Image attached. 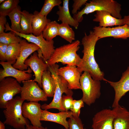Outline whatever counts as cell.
Wrapping results in <instances>:
<instances>
[{
  "mask_svg": "<svg viewBox=\"0 0 129 129\" xmlns=\"http://www.w3.org/2000/svg\"><path fill=\"white\" fill-rule=\"evenodd\" d=\"M16 60L9 62H0L3 69H0V81L4 78L12 77L16 79L19 83L23 81L30 80L32 76L31 73L32 72L31 69L28 68L27 70L22 71L17 69L12 65L16 62Z\"/></svg>",
  "mask_w": 129,
  "mask_h": 129,
  "instance_id": "30bf717a",
  "label": "cell"
},
{
  "mask_svg": "<svg viewBox=\"0 0 129 129\" xmlns=\"http://www.w3.org/2000/svg\"><path fill=\"white\" fill-rule=\"evenodd\" d=\"M48 66V70L50 72L55 81V90L52 102L48 104L45 103L41 105V108L43 110L56 109L60 112L65 111L61 103L62 94L64 93L66 95L72 96L73 92L72 90L69 88L67 82L57 74L56 70L59 66L55 64Z\"/></svg>",
  "mask_w": 129,
  "mask_h": 129,
  "instance_id": "5b68a950",
  "label": "cell"
},
{
  "mask_svg": "<svg viewBox=\"0 0 129 129\" xmlns=\"http://www.w3.org/2000/svg\"><path fill=\"white\" fill-rule=\"evenodd\" d=\"M19 0H5L0 5V16H6L18 5Z\"/></svg>",
  "mask_w": 129,
  "mask_h": 129,
  "instance_id": "f1b7e54d",
  "label": "cell"
},
{
  "mask_svg": "<svg viewBox=\"0 0 129 129\" xmlns=\"http://www.w3.org/2000/svg\"><path fill=\"white\" fill-rule=\"evenodd\" d=\"M59 24L56 21L48 22L42 32L43 38L46 40L50 41L57 36H59Z\"/></svg>",
  "mask_w": 129,
  "mask_h": 129,
  "instance_id": "484cf974",
  "label": "cell"
},
{
  "mask_svg": "<svg viewBox=\"0 0 129 129\" xmlns=\"http://www.w3.org/2000/svg\"><path fill=\"white\" fill-rule=\"evenodd\" d=\"M72 116V113L71 111L53 113L49 112L47 110H42L40 120L56 123L62 125L65 128H67L69 126L66 119L68 118H70Z\"/></svg>",
  "mask_w": 129,
  "mask_h": 129,
  "instance_id": "ac0fdd59",
  "label": "cell"
},
{
  "mask_svg": "<svg viewBox=\"0 0 129 129\" xmlns=\"http://www.w3.org/2000/svg\"><path fill=\"white\" fill-rule=\"evenodd\" d=\"M24 101L17 96L6 103L3 113L5 118L3 122L15 129H24L30 125L29 120L23 116L22 106Z\"/></svg>",
  "mask_w": 129,
  "mask_h": 129,
  "instance_id": "3957f363",
  "label": "cell"
},
{
  "mask_svg": "<svg viewBox=\"0 0 129 129\" xmlns=\"http://www.w3.org/2000/svg\"><path fill=\"white\" fill-rule=\"evenodd\" d=\"M80 83L83 92L81 99L84 103L90 106L101 95L100 81L93 79L88 72L85 71L81 75Z\"/></svg>",
  "mask_w": 129,
  "mask_h": 129,
  "instance_id": "8992f818",
  "label": "cell"
},
{
  "mask_svg": "<svg viewBox=\"0 0 129 129\" xmlns=\"http://www.w3.org/2000/svg\"><path fill=\"white\" fill-rule=\"evenodd\" d=\"M84 103L81 99L78 100H74L72 106L70 109L73 116L79 117L81 109L84 107Z\"/></svg>",
  "mask_w": 129,
  "mask_h": 129,
  "instance_id": "d6a6232c",
  "label": "cell"
},
{
  "mask_svg": "<svg viewBox=\"0 0 129 129\" xmlns=\"http://www.w3.org/2000/svg\"><path fill=\"white\" fill-rule=\"evenodd\" d=\"M69 127L64 129H86L84 128L82 121L79 118L72 116L68 120Z\"/></svg>",
  "mask_w": 129,
  "mask_h": 129,
  "instance_id": "1f68e13d",
  "label": "cell"
},
{
  "mask_svg": "<svg viewBox=\"0 0 129 129\" xmlns=\"http://www.w3.org/2000/svg\"><path fill=\"white\" fill-rule=\"evenodd\" d=\"M20 92L21 97L24 101H46L48 97L35 81L30 80L23 81Z\"/></svg>",
  "mask_w": 129,
  "mask_h": 129,
  "instance_id": "ba28073f",
  "label": "cell"
},
{
  "mask_svg": "<svg viewBox=\"0 0 129 129\" xmlns=\"http://www.w3.org/2000/svg\"><path fill=\"white\" fill-rule=\"evenodd\" d=\"M33 14L30 13L26 10L22 11L20 22V33L29 34L32 33V22Z\"/></svg>",
  "mask_w": 129,
  "mask_h": 129,
  "instance_id": "d4e9b609",
  "label": "cell"
},
{
  "mask_svg": "<svg viewBox=\"0 0 129 129\" xmlns=\"http://www.w3.org/2000/svg\"><path fill=\"white\" fill-rule=\"evenodd\" d=\"M99 39L93 31H90L87 35L86 32L81 40L83 47V54L80 65L77 68L80 72H88L92 79L95 80H103L104 74L100 69L94 57V51L96 44Z\"/></svg>",
  "mask_w": 129,
  "mask_h": 129,
  "instance_id": "6da1fadb",
  "label": "cell"
},
{
  "mask_svg": "<svg viewBox=\"0 0 129 129\" xmlns=\"http://www.w3.org/2000/svg\"><path fill=\"white\" fill-rule=\"evenodd\" d=\"M43 90L48 97H54L56 88L55 80L48 70L43 72L42 76Z\"/></svg>",
  "mask_w": 129,
  "mask_h": 129,
  "instance_id": "7402d4cb",
  "label": "cell"
},
{
  "mask_svg": "<svg viewBox=\"0 0 129 129\" xmlns=\"http://www.w3.org/2000/svg\"><path fill=\"white\" fill-rule=\"evenodd\" d=\"M15 79L6 77L0 81V108L5 109L7 102L20 93L22 86Z\"/></svg>",
  "mask_w": 129,
  "mask_h": 129,
  "instance_id": "52a82bcc",
  "label": "cell"
},
{
  "mask_svg": "<svg viewBox=\"0 0 129 129\" xmlns=\"http://www.w3.org/2000/svg\"><path fill=\"white\" fill-rule=\"evenodd\" d=\"M123 19L124 24H126L129 26V15L128 16H125Z\"/></svg>",
  "mask_w": 129,
  "mask_h": 129,
  "instance_id": "f35d334b",
  "label": "cell"
},
{
  "mask_svg": "<svg viewBox=\"0 0 129 129\" xmlns=\"http://www.w3.org/2000/svg\"><path fill=\"white\" fill-rule=\"evenodd\" d=\"M103 80L109 83L113 88L115 94L112 107L113 108L118 106L119 102L121 98L129 91V66L122 74L120 80L114 82L104 78Z\"/></svg>",
  "mask_w": 129,
  "mask_h": 129,
  "instance_id": "7c38bea8",
  "label": "cell"
},
{
  "mask_svg": "<svg viewBox=\"0 0 129 129\" xmlns=\"http://www.w3.org/2000/svg\"><path fill=\"white\" fill-rule=\"evenodd\" d=\"M113 110V129H129V111L120 105Z\"/></svg>",
  "mask_w": 129,
  "mask_h": 129,
  "instance_id": "d6986e66",
  "label": "cell"
},
{
  "mask_svg": "<svg viewBox=\"0 0 129 129\" xmlns=\"http://www.w3.org/2000/svg\"><path fill=\"white\" fill-rule=\"evenodd\" d=\"M5 124L3 122L0 121V129H5Z\"/></svg>",
  "mask_w": 129,
  "mask_h": 129,
  "instance_id": "ab89813d",
  "label": "cell"
},
{
  "mask_svg": "<svg viewBox=\"0 0 129 129\" xmlns=\"http://www.w3.org/2000/svg\"><path fill=\"white\" fill-rule=\"evenodd\" d=\"M13 31L15 33L16 36L23 38L28 42L35 44L38 46L41 50L43 58L45 62L50 58L54 51V40H53L50 41L46 40L43 37L42 32L39 36H36L32 33L25 34Z\"/></svg>",
  "mask_w": 129,
  "mask_h": 129,
  "instance_id": "9c48e42d",
  "label": "cell"
},
{
  "mask_svg": "<svg viewBox=\"0 0 129 129\" xmlns=\"http://www.w3.org/2000/svg\"><path fill=\"white\" fill-rule=\"evenodd\" d=\"M74 100L72 96L62 95L61 103L65 111H68L70 110L72 106Z\"/></svg>",
  "mask_w": 129,
  "mask_h": 129,
  "instance_id": "836d02e7",
  "label": "cell"
},
{
  "mask_svg": "<svg viewBox=\"0 0 129 129\" xmlns=\"http://www.w3.org/2000/svg\"><path fill=\"white\" fill-rule=\"evenodd\" d=\"M32 22V34L36 36H39L45 28L47 23L51 21L47 17L41 15L39 12L35 11L33 13Z\"/></svg>",
  "mask_w": 129,
  "mask_h": 129,
  "instance_id": "603a6c76",
  "label": "cell"
},
{
  "mask_svg": "<svg viewBox=\"0 0 129 129\" xmlns=\"http://www.w3.org/2000/svg\"><path fill=\"white\" fill-rule=\"evenodd\" d=\"M56 73L65 80L68 83V87L70 90H81L80 80L81 73L75 66L67 65L56 70Z\"/></svg>",
  "mask_w": 129,
  "mask_h": 129,
  "instance_id": "8fae6325",
  "label": "cell"
},
{
  "mask_svg": "<svg viewBox=\"0 0 129 129\" xmlns=\"http://www.w3.org/2000/svg\"><path fill=\"white\" fill-rule=\"evenodd\" d=\"M93 30L99 39L108 37L124 39L129 38V26L126 24L113 27L95 26Z\"/></svg>",
  "mask_w": 129,
  "mask_h": 129,
  "instance_id": "4fadbf2b",
  "label": "cell"
},
{
  "mask_svg": "<svg viewBox=\"0 0 129 129\" xmlns=\"http://www.w3.org/2000/svg\"><path fill=\"white\" fill-rule=\"evenodd\" d=\"M5 0H0V4H1L2 3L4 2Z\"/></svg>",
  "mask_w": 129,
  "mask_h": 129,
  "instance_id": "60d3db41",
  "label": "cell"
},
{
  "mask_svg": "<svg viewBox=\"0 0 129 129\" xmlns=\"http://www.w3.org/2000/svg\"><path fill=\"white\" fill-rule=\"evenodd\" d=\"M21 47L19 43H17L8 46L6 54V61L16 60L20 55Z\"/></svg>",
  "mask_w": 129,
  "mask_h": 129,
  "instance_id": "83f0119b",
  "label": "cell"
},
{
  "mask_svg": "<svg viewBox=\"0 0 129 129\" xmlns=\"http://www.w3.org/2000/svg\"><path fill=\"white\" fill-rule=\"evenodd\" d=\"M22 11L19 5L14 8L8 15L11 21V27L8 23L5 26V31H12L18 32H20L21 28L20 22Z\"/></svg>",
  "mask_w": 129,
  "mask_h": 129,
  "instance_id": "cb8c5ba5",
  "label": "cell"
},
{
  "mask_svg": "<svg viewBox=\"0 0 129 129\" xmlns=\"http://www.w3.org/2000/svg\"><path fill=\"white\" fill-rule=\"evenodd\" d=\"M94 16L95 18L93 19V21L99 22V26L101 27H107L114 26H121L124 25L123 19L116 18L106 11H97Z\"/></svg>",
  "mask_w": 129,
  "mask_h": 129,
  "instance_id": "ffe728a7",
  "label": "cell"
},
{
  "mask_svg": "<svg viewBox=\"0 0 129 129\" xmlns=\"http://www.w3.org/2000/svg\"><path fill=\"white\" fill-rule=\"evenodd\" d=\"M24 64L29 66L34 72L35 78L32 80L37 82L40 87L42 88V76L43 72L48 70V65L44 62L42 58L39 57L36 52L26 60Z\"/></svg>",
  "mask_w": 129,
  "mask_h": 129,
  "instance_id": "9a60e30c",
  "label": "cell"
},
{
  "mask_svg": "<svg viewBox=\"0 0 129 129\" xmlns=\"http://www.w3.org/2000/svg\"><path fill=\"white\" fill-rule=\"evenodd\" d=\"M22 108L23 116L30 121L32 125L36 127L42 126L40 119L43 110L38 102H24Z\"/></svg>",
  "mask_w": 129,
  "mask_h": 129,
  "instance_id": "5bb4252c",
  "label": "cell"
},
{
  "mask_svg": "<svg viewBox=\"0 0 129 129\" xmlns=\"http://www.w3.org/2000/svg\"><path fill=\"white\" fill-rule=\"evenodd\" d=\"M62 2L61 0H45L40 14L46 16L54 6L60 5Z\"/></svg>",
  "mask_w": 129,
  "mask_h": 129,
  "instance_id": "4dcf8cb0",
  "label": "cell"
},
{
  "mask_svg": "<svg viewBox=\"0 0 129 129\" xmlns=\"http://www.w3.org/2000/svg\"><path fill=\"white\" fill-rule=\"evenodd\" d=\"M87 0H74L72 6L73 9L72 10V14H75L77 13V11L80 8L87 3Z\"/></svg>",
  "mask_w": 129,
  "mask_h": 129,
  "instance_id": "e575fe53",
  "label": "cell"
},
{
  "mask_svg": "<svg viewBox=\"0 0 129 129\" xmlns=\"http://www.w3.org/2000/svg\"><path fill=\"white\" fill-rule=\"evenodd\" d=\"M8 45L0 43V60L1 61H6V54Z\"/></svg>",
  "mask_w": 129,
  "mask_h": 129,
  "instance_id": "d590c367",
  "label": "cell"
},
{
  "mask_svg": "<svg viewBox=\"0 0 129 129\" xmlns=\"http://www.w3.org/2000/svg\"><path fill=\"white\" fill-rule=\"evenodd\" d=\"M19 43L21 47L20 54L12 66L17 69L24 71L28 67L24 64L27 58L32 53L40 49L35 44L28 43L25 39H22Z\"/></svg>",
  "mask_w": 129,
  "mask_h": 129,
  "instance_id": "e0dca14e",
  "label": "cell"
},
{
  "mask_svg": "<svg viewBox=\"0 0 129 129\" xmlns=\"http://www.w3.org/2000/svg\"><path fill=\"white\" fill-rule=\"evenodd\" d=\"M20 37L16 36L12 31L8 33L4 32L0 34V43L10 45L19 43L22 40Z\"/></svg>",
  "mask_w": 129,
  "mask_h": 129,
  "instance_id": "f546056e",
  "label": "cell"
},
{
  "mask_svg": "<svg viewBox=\"0 0 129 129\" xmlns=\"http://www.w3.org/2000/svg\"><path fill=\"white\" fill-rule=\"evenodd\" d=\"M69 0H63V5L58 6L59 10L56 12L58 16V21L68 24L77 29L79 23L71 16L69 9Z\"/></svg>",
  "mask_w": 129,
  "mask_h": 129,
  "instance_id": "44dd1931",
  "label": "cell"
},
{
  "mask_svg": "<svg viewBox=\"0 0 129 129\" xmlns=\"http://www.w3.org/2000/svg\"><path fill=\"white\" fill-rule=\"evenodd\" d=\"M121 5L113 0H92L86 3L85 7L80 11L74 14L73 17L79 23L83 19V15L95 11H103L108 12L114 17L122 18L120 14Z\"/></svg>",
  "mask_w": 129,
  "mask_h": 129,
  "instance_id": "277c9868",
  "label": "cell"
},
{
  "mask_svg": "<svg viewBox=\"0 0 129 129\" xmlns=\"http://www.w3.org/2000/svg\"><path fill=\"white\" fill-rule=\"evenodd\" d=\"M113 109H105L97 113L92 118V129H113Z\"/></svg>",
  "mask_w": 129,
  "mask_h": 129,
  "instance_id": "2e32d148",
  "label": "cell"
},
{
  "mask_svg": "<svg viewBox=\"0 0 129 129\" xmlns=\"http://www.w3.org/2000/svg\"><path fill=\"white\" fill-rule=\"evenodd\" d=\"M59 36L71 43L75 39V33L69 25L62 23L59 27Z\"/></svg>",
  "mask_w": 129,
  "mask_h": 129,
  "instance_id": "4316f807",
  "label": "cell"
},
{
  "mask_svg": "<svg viewBox=\"0 0 129 129\" xmlns=\"http://www.w3.org/2000/svg\"><path fill=\"white\" fill-rule=\"evenodd\" d=\"M80 43L79 41L76 40L56 48L50 58L45 62L48 66L61 62L63 64L79 66L81 63L82 58L77 52L80 48Z\"/></svg>",
  "mask_w": 129,
  "mask_h": 129,
  "instance_id": "7a4b0ae2",
  "label": "cell"
},
{
  "mask_svg": "<svg viewBox=\"0 0 129 129\" xmlns=\"http://www.w3.org/2000/svg\"><path fill=\"white\" fill-rule=\"evenodd\" d=\"M24 129H48L47 127H44L42 126L40 127H36L30 125L26 126Z\"/></svg>",
  "mask_w": 129,
  "mask_h": 129,
  "instance_id": "74e56055",
  "label": "cell"
},
{
  "mask_svg": "<svg viewBox=\"0 0 129 129\" xmlns=\"http://www.w3.org/2000/svg\"><path fill=\"white\" fill-rule=\"evenodd\" d=\"M6 22V16H0V34L4 32V30L5 29V26Z\"/></svg>",
  "mask_w": 129,
  "mask_h": 129,
  "instance_id": "8d00e7d4",
  "label": "cell"
}]
</instances>
